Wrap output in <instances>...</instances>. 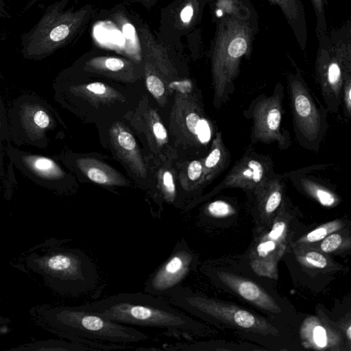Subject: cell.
Wrapping results in <instances>:
<instances>
[{
    "instance_id": "obj_1",
    "label": "cell",
    "mask_w": 351,
    "mask_h": 351,
    "mask_svg": "<svg viewBox=\"0 0 351 351\" xmlns=\"http://www.w3.org/2000/svg\"><path fill=\"white\" fill-rule=\"evenodd\" d=\"M219 16L211 43L213 105L219 108L235 90L243 59L249 58L258 31V13L250 0L217 10Z\"/></svg>"
},
{
    "instance_id": "obj_2",
    "label": "cell",
    "mask_w": 351,
    "mask_h": 351,
    "mask_svg": "<svg viewBox=\"0 0 351 351\" xmlns=\"http://www.w3.org/2000/svg\"><path fill=\"white\" fill-rule=\"evenodd\" d=\"M29 313L34 322L43 329L87 345L95 350L125 348L111 343H131L147 341L144 332L125 324L110 320L81 306L39 305Z\"/></svg>"
},
{
    "instance_id": "obj_3",
    "label": "cell",
    "mask_w": 351,
    "mask_h": 351,
    "mask_svg": "<svg viewBox=\"0 0 351 351\" xmlns=\"http://www.w3.org/2000/svg\"><path fill=\"white\" fill-rule=\"evenodd\" d=\"M62 241L48 239L31 248L23 258L25 267L40 276L55 292L77 296L96 286V265L84 252L62 246Z\"/></svg>"
},
{
    "instance_id": "obj_4",
    "label": "cell",
    "mask_w": 351,
    "mask_h": 351,
    "mask_svg": "<svg viewBox=\"0 0 351 351\" xmlns=\"http://www.w3.org/2000/svg\"><path fill=\"white\" fill-rule=\"evenodd\" d=\"M84 306L125 325L156 328L184 335L202 332L198 323L171 306L165 299L147 293H120Z\"/></svg>"
},
{
    "instance_id": "obj_5",
    "label": "cell",
    "mask_w": 351,
    "mask_h": 351,
    "mask_svg": "<svg viewBox=\"0 0 351 351\" xmlns=\"http://www.w3.org/2000/svg\"><path fill=\"white\" fill-rule=\"evenodd\" d=\"M70 0H58L49 5L38 23L21 37L23 58L41 60L70 43L84 27L92 7L66 9Z\"/></svg>"
},
{
    "instance_id": "obj_6",
    "label": "cell",
    "mask_w": 351,
    "mask_h": 351,
    "mask_svg": "<svg viewBox=\"0 0 351 351\" xmlns=\"http://www.w3.org/2000/svg\"><path fill=\"white\" fill-rule=\"evenodd\" d=\"M314 75L328 112L341 105L343 84L351 77V19L317 37Z\"/></svg>"
},
{
    "instance_id": "obj_7",
    "label": "cell",
    "mask_w": 351,
    "mask_h": 351,
    "mask_svg": "<svg viewBox=\"0 0 351 351\" xmlns=\"http://www.w3.org/2000/svg\"><path fill=\"white\" fill-rule=\"evenodd\" d=\"M8 132L14 144L45 149L48 134L57 126L59 117L43 98L32 93L16 97L7 110Z\"/></svg>"
},
{
    "instance_id": "obj_8",
    "label": "cell",
    "mask_w": 351,
    "mask_h": 351,
    "mask_svg": "<svg viewBox=\"0 0 351 351\" xmlns=\"http://www.w3.org/2000/svg\"><path fill=\"white\" fill-rule=\"evenodd\" d=\"M287 79L295 138L301 147L318 152L328 129V111L300 71L289 73Z\"/></svg>"
},
{
    "instance_id": "obj_9",
    "label": "cell",
    "mask_w": 351,
    "mask_h": 351,
    "mask_svg": "<svg viewBox=\"0 0 351 351\" xmlns=\"http://www.w3.org/2000/svg\"><path fill=\"white\" fill-rule=\"evenodd\" d=\"M165 297L170 304L195 315L217 319L235 327L262 334L277 332L264 319L246 310L208 298L181 285Z\"/></svg>"
},
{
    "instance_id": "obj_10",
    "label": "cell",
    "mask_w": 351,
    "mask_h": 351,
    "mask_svg": "<svg viewBox=\"0 0 351 351\" xmlns=\"http://www.w3.org/2000/svg\"><path fill=\"white\" fill-rule=\"evenodd\" d=\"M284 96V86L277 83L271 95L256 96L243 111L245 118L252 121L250 139L252 143H276L280 150L291 147L290 134L282 126Z\"/></svg>"
},
{
    "instance_id": "obj_11",
    "label": "cell",
    "mask_w": 351,
    "mask_h": 351,
    "mask_svg": "<svg viewBox=\"0 0 351 351\" xmlns=\"http://www.w3.org/2000/svg\"><path fill=\"white\" fill-rule=\"evenodd\" d=\"M4 153L9 164L37 185L53 192L65 193L71 185V178L55 158L19 149L8 143Z\"/></svg>"
},
{
    "instance_id": "obj_12",
    "label": "cell",
    "mask_w": 351,
    "mask_h": 351,
    "mask_svg": "<svg viewBox=\"0 0 351 351\" xmlns=\"http://www.w3.org/2000/svg\"><path fill=\"white\" fill-rule=\"evenodd\" d=\"M196 259L185 241L180 239L167 260L147 278L145 293L165 297L181 285L186 276L194 269Z\"/></svg>"
},
{
    "instance_id": "obj_13",
    "label": "cell",
    "mask_w": 351,
    "mask_h": 351,
    "mask_svg": "<svg viewBox=\"0 0 351 351\" xmlns=\"http://www.w3.org/2000/svg\"><path fill=\"white\" fill-rule=\"evenodd\" d=\"M276 174L271 157L258 154L250 147L214 189L219 191L227 188H239L252 191Z\"/></svg>"
},
{
    "instance_id": "obj_14",
    "label": "cell",
    "mask_w": 351,
    "mask_h": 351,
    "mask_svg": "<svg viewBox=\"0 0 351 351\" xmlns=\"http://www.w3.org/2000/svg\"><path fill=\"white\" fill-rule=\"evenodd\" d=\"M55 158L66 167L77 170L95 183L102 185H123V178L112 168L97 160L75 157L71 154H64Z\"/></svg>"
},
{
    "instance_id": "obj_15",
    "label": "cell",
    "mask_w": 351,
    "mask_h": 351,
    "mask_svg": "<svg viewBox=\"0 0 351 351\" xmlns=\"http://www.w3.org/2000/svg\"><path fill=\"white\" fill-rule=\"evenodd\" d=\"M217 276L227 287L247 302L271 313L281 312L276 301L254 282L223 271L217 272Z\"/></svg>"
},
{
    "instance_id": "obj_16",
    "label": "cell",
    "mask_w": 351,
    "mask_h": 351,
    "mask_svg": "<svg viewBox=\"0 0 351 351\" xmlns=\"http://www.w3.org/2000/svg\"><path fill=\"white\" fill-rule=\"evenodd\" d=\"M289 177L295 186L303 191L324 206H332L339 202V198L328 184L324 180L312 175L309 167L290 172Z\"/></svg>"
},
{
    "instance_id": "obj_17",
    "label": "cell",
    "mask_w": 351,
    "mask_h": 351,
    "mask_svg": "<svg viewBox=\"0 0 351 351\" xmlns=\"http://www.w3.org/2000/svg\"><path fill=\"white\" fill-rule=\"evenodd\" d=\"M112 145L132 169L145 177L146 169L137 143L132 134L121 125H114L110 130Z\"/></svg>"
},
{
    "instance_id": "obj_18",
    "label": "cell",
    "mask_w": 351,
    "mask_h": 351,
    "mask_svg": "<svg viewBox=\"0 0 351 351\" xmlns=\"http://www.w3.org/2000/svg\"><path fill=\"white\" fill-rule=\"evenodd\" d=\"M137 64L130 60L113 56L92 57L84 64V69L112 77L129 79L134 77L138 69Z\"/></svg>"
},
{
    "instance_id": "obj_19",
    "label": "cell",
    "mask_w": 351,
    "mask_h": 351,
    "mask_svg": "<svg viewBox=\"0 0 351 351\" xmlns=\"http://www.w3.org/2000/svg\"><path fill=\"white\" fill-rule=\"evenodd\" d=\"M267 1L278 7L291 27L299 47L304 51L308 41V29L302 0Z\"/></svg>"
},
{
    "instance_id": "obj_20",
    "label": "cell",
    "mask_w": 351,
    "mask_h": 351,
    "mask_svg": "<svg viewBox=\"0 0 351 351\" xmlns=\"http://www.w3.org/2000/svg\"><path fill=\"white\" fill-rule=\"evenodd\" d=\"M285 175L276 173L252 191L256 195L259 209L264 214H272L281 204L285 190Z\"/></svg>"
},
{
    "instance_id": "obj_21",
    "label": "cell",
    "mask_w": 351,
    "mask_h": 351,
    "mask_svg": "<svg viewBox=\"0 0 351 351\" xmlns=\"http://www.w3.org/2000/svg\"><path fill=\"white\" fill-rule=\"evenodd\" d=\"M230 160V153L223 141L221 132H217L209 153L202 160L204 181L215 179L228 167Z\"/></svg>"
},
{
    "instance_id": "obj_22",
    "label": "cell",
    "mask_w": 351,
    "mask_h": 351,
    "mask_svg": "<svg viewBox=\"0 0 351 351\" xmlns=\"http://www.w3.org/2000/svg\"><path fill=\"white\" fill-rule=\"evenodd\" d=\"M11 350L18 351H86L95 350L94 348L75 341L49 339L36 341L21 345Z\"/></svg>"
},
{
    "instance_id": "obj_23",
    "label": "cell",
    "mask_w": 351,
    "mask_h": 351,
    "mask_svg": "<svg viewBox=\"0 0 351 351\" xmlns=\"http://www.w3.org/2000/svg\"><path fill=\"white\" fill-rule=\"evenodd\" d=\"M286 232V223L283 221H276L271 230L263 239L258 243L256 247V252L258 258H267L274 255L280 250L282 242L285 239ZM279 253V252H278Z\"/></svg>"
},
{
    "instance_id": "obj_24",
    "label": "cell",
    "mask_w": 351,
    "mask_h": 351,
    "mask_svg": "<svg viewBox=\"0 0 351 351\" xmlns=\"http://www.w3.org/2000/svg\"><path fill=\"white\" fill-rule=\"evenodd\" d=\"M3 76L0 69V85L1 80ZM10 143L11 141L8 132L7 110L0 92V180L3 186L5 195L8 199L12 196V191L9 186L6 167L4 163V148L5 145Z\"/></svg>"
},
{
    "instance_id": "obj_25",
    "label": "cell",
    "mask_w": 351,
    "mask_h": 351,
    "mask_svg": "<svg viewBox=\"0 0 351 351\" xmlns=\"http://www.w3.org/2000/svg\"><path fill=\"white\" fill-rule=\"evenodd\" d=\"M145 62L147 88L156 98H161L165 95V85L161 79L156 74V67L146 60H145Z\"/></svg>"
},
{
    "instance_id": "obj_26",
    "label": "cell",
    "mask_w": 351,
    "mask_h": 351,
    "mask_svg": "<svg viewBox=\"0 0 351 351\" xmlns=\"http://www.w3.org/2000/svg\"><path fill=\"white\" fill-rule=\"evenodd\" d=\"M310 1L315 15V35L318 37L326 34L328 29L326 15L328 0H310Z\"/></svg>"
},
{
    "instance_id": "obj_27",
    "label": "cell",
    "mask_w": 351,
    "mask_h": 351,
    "mask_svg": "<svg viewBox=\"0 0 351 351\" xmlns=\"http://www.w3.org/2000/svg\"><path fill=\"white\" fill-rule=\"evenodd\" d=\"M342 226V223L339 220L324 223L308 233L301 239L302 242L313 243L319 241L331 232L340 229Z\"/></svg>"
},
{
    "instance_id": "obj_28",
    "label": "cell",
    "mask_w": 351,
    "mask_h": 351,
    "mask_svg": "<svg viewBox=\"0 0 351 351\" xmlns=\"http://www.w3.org/2000/svg\"><path fill=\"white\" fill-rule=\"evenodd\" d=\"M207 213L215 217H222L234 213L233 207L223 200H216L210 203L206 207Z\"/></svg>"
},
{
    "instance_id": "obj_29",
    "label": "cell",
    "mask_w": 351,
    "mask_h": 351,
    "mask_svg": "<svg viewBox=\"0 0 351 351\" xmlns=\"http://www.w3.org/2000/svg\"><path fill=\"white\" fill-rule=\"evenodd\" d=\"M162 186L165 198L172 202L176 197V186L170 171H165L162 176Z\"/></svg>"
},
{
    "instance_id": "obj_30",
    "label": "cell",
    "mask_w": 351,
    "mask_h": 351,
    "mask_svg": "<svg viewBox=\"0 0 351 351\" xmlns=\"http://www.w3.org/2000/svg\"><path fill=\"white\" fill-rule=\"evenodd\" d=\"M187 176L192 182H202L204 181V169L202 160H194L187 167Z\"/></svg>"
},
{
    "instance_id": "obj_31",
    "label": "cell",
    "mask_w": 351,
    "mask_h": 351,
    "mask_svg": "<svg viewBox=\"0 0 351 351\" xmlns=\"http://www.w3.org/2000/svg\"><path fill=\"white\" fill-rule=\"evenodd\" d=\"M311 339L313 344L318 348H324L328 344V337L326 329L321 325H316L310 332Z\"/></svg>"
},
{
    "instance_id": "obj_32",
    "label": "cell",
    "mask_w": 351,
    "mask_h": 351,
    "mask_svg": "<svg viewBox=\"0 0 351 351\" xmlns=\"http://www.w3.org/2000/svg\"><path fill=\"white\" fill-rule=\"evenodd\" d=\"M342 239L339 234H331L323 239L321 243L320 248L322 252L326 253L332 252L339 247L341 244Z\"/></svg>"
},
{
    "instance_id": "obj_33",
    "label": "cell",
    "mask_w": 351,
    "mask_h": 351,
    "mask_svg": "<svg viewBox=\"0 0 351 351\" xmlns=\"http://www.w3.org/2000/svg\"><path fill=\"white\" fill-rule=\"evenodd\" d=\"M343 104L345 116L350 119L351 116V77L347 79L343 84L341 104Z\"/></svg>"
},
{
    "instance_id": "obj_34",
    "label": "cell",
    "mask_w": 351,
    "mask_h": 351,
    "mask_svg": "<svg viewBox=\"0 0 351 351\" xmlns=\"http://www.w3.org/2000/svg\"><path fill=\"white\" fill-rule=\"evenodd\" d=\"M304 258L308 264L315 267L324 268L327 265L325 256L315 251L308 252Z\"/></svg>"
},
{
    "instance_id": "obj_35",
    "label": "cell",
    "mask_w": 351,
    "mask_h": 351,
    "mask_svg": "<svg viewBox=\"0 0 351 351\" xmlns=\"http://www.w3.org/2000/svg\"><path fill=\"white\" fill-rule=\"evenodd\" d=\"M152 131L158 143L162 144L167 141V132L163 124L158 119L152 123Z\"/></svg>"
},
{
    "instance_id": "obj_36",
    "label": "cell",
    "mask_w": 351,
    "mask_h": 351,
    "mask_svg": "<svg viewBox=\"0 0 351 351\" xmlns=\"http://www.w3.org/2000/svg\"><path fill=\"white\" fill-rule=\"evenodd\" d=\"M10 322L8 319L0 316V335H5L10 331Z\"/></svg>"
},
{
    "instance_id": "obj_37",
    "label": "cell",
    "mask_w": 351,
    "mask_h": 351,
    "mask_svg": "<svg viewBox=\"0 0 351 351\" xmlns=\"http://www.w3.org/2000/svg\"><path fill=\"white\" fill-rule=\"evenodd\" d=\"M138 3H141L142 5L147 8H150L153 6L156 0H134Z\"/></svg>"
},
{
    "instance_id": "obj_38",
    "label": "cell",
    "mask_w": 351,
    "mask_h": 351,
    "mask_svg": "<svg viewBox=\"0 0 351 351\" xmlns=\"http://www.w3.org/2000/svg\"><path fill=\"white\" fill-rule=\"evenodd\" d=\"M5 1L7 0H0V17H5L8 15L7 12L4 8L5 6Z\"/></svg>"
},
{
    "instance_id": "obj_39",
    "label": "cell",
    "mask_w": 351,
    "mask_h": 351,
    "mask_svg": "<svg viewBox=\"0 0 351 351\" xmlns=\"http://www.w3.org/2000/svg\"><path fill=\"white\" fill-rule=\"evenodd\" d=\"M346 334H347L346 335H347L348 339L350 340L351 339V326H348V328L346 330Z\"/></svg>"
}]
</instances>
